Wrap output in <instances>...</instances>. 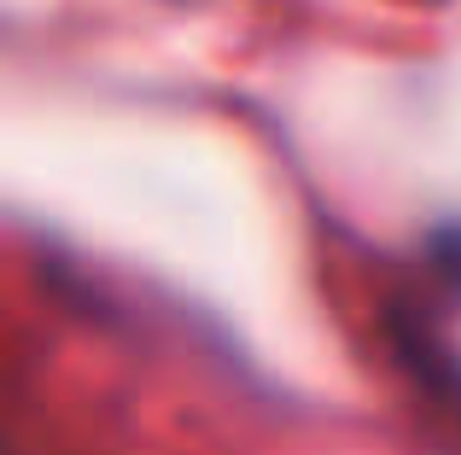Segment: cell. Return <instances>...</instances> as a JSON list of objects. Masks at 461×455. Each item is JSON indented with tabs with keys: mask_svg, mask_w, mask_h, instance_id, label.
<instances>
[{
	"mask_svg": "<svg viewBox=\"0 0 461 455\" xmlns=\"http://www.w3.org/2000/svg\"><path fill=\"white\" fill-rule=\"evenodd\" d=\"M432 257H438V269H444V274H450V281L461 286V228H450V234H438Z\"/></svg>",
	"mask_w": 461,
	"mask_h": 455,
	"instance_id": "1",
	"label": "cell"
}]
</instances>
